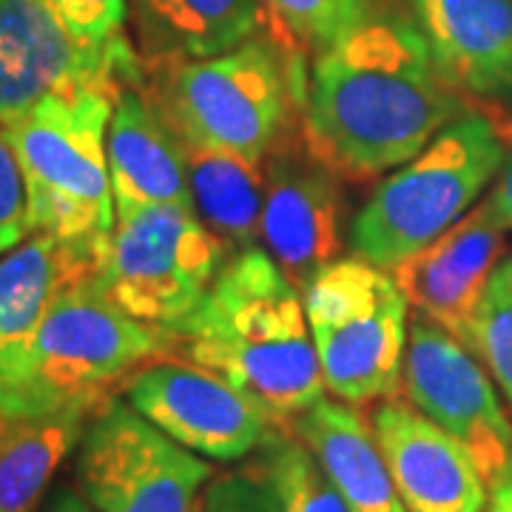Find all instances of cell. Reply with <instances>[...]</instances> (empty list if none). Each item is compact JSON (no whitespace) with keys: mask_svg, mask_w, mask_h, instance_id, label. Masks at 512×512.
Here are the masks:
<instances>
[{"mask_svg":"<svg viewBox=\"0 0 512 512\" xmlns=\"http://www.w3.org/2000/svg\"><path fill=\"white\" fill-rule=\"evenodd\" d=\"M302 94L305 143L353 183L396 171L470 111L416 26L379 9L319 52Z\"/></svg>","mask_w":512,"mask_h":512,"instance_id":"obj_1","label":"cell"},{"mask_svg":"<svg viewBox=\"0 0 512 512\" xmlns=\"http://www.w3.org/2000/svg\"><path fill=\"white\" fill-rule=\"evenodd\" d=\"M174 336L185 359L239 387L271 424H291L325 399L305 296L262 248L228 256Z\"/></svg>","mask_w":512,"mask_h":512,"instance_id":"obj_2","label":"cell"},{"mask_svg":"<svg viewBox=\"0 0 512 512\" xmlns=\"http://www.w3.org/2000/svg\"><path fill=\"white\" fill-rule=\"evenodd\" d=\"M299 74L296 52L254 35L222 55L154 63L146 86L183 140L265 163L288 137Z\"/></svg>","mask_w":512,"mask_h":512,"instance_id":"obj_3","label":"cell"},{"mask_svg":"<svg viewBox=\"0 0 512 512\" xmlns=\"http://www.w3.org/2000/svg\"><path fill=\"white\" fill-rule=\"evenodd\" d=\"M174 348V333L120 311L94 276L72 282L57 293L29 350L0 384V416L106 399L114 384Z\"/></svg>","mask_w":512,"mask_h":512,"instance_id":"obj_4","label":"cell"},{"mask_svg":"<svg viewBox=\"0 0 512 512\" xmlns=\"http://www.w3.org/2000/svg\"><path fill=\"white\" fill-rule=\"evenodd\" d=\"M126 86H86L43 97L3 131L29 188L32 231L60 242L109 239L117 225L109 137L114 100Z\"/></svg>","mask_w":512,"mask_h":512,"instance_id":"obj_5","label":"cell"},{"mask_svg":"<svg viewBox=\"0 0 512 512\" xmlns=\"http://www.w3.org/2000/svg\"><path fill=\"white\" fill-rule=\"evenodd\" d=\"M504 160L501 128L481 111H464L376 185L350 225L353 256L390 271L453 228L498 177Z\"/></svg>","mask_w":512,"mask_h":512,"instance_id":"obj_6","label":"cell"},{"mask_svg":"<svg viewBox=\"0 0 512 512\" xmlns=\"http://www.w3.org/2000/svg\"><path fill=\"white\" fill-rule=\"evenodd\" d=\"M322 379L353 407L402 393L407 299L387 268L345 256L302 288Z\"/></svg>","mask_w":512,"mask_h":512,"instance_id":"obj_7","label":"cell"},{"mask_svg":"<svg viewBox=\"0 0 512 512\" xmlns=\"http://www.w3.org/2000/svg\"><path fill=\"white\" fill-rule=\"evenodd\" d=\"M228 256L191 205H151L117 220L94 282L137 322L174 333Z\"/></svg>","mask_w":512,"mask_h":512,"instance_id":"obj_8","label":"cell"},{"mask_svg":"<svg viewBox=\"0 0 512 512\" xmlns=\"http://www.w3.org/2000/svg\"><path fill=\"white\" fill-rule=\"evenodd\" d=\"M211 464L109 396L77 447L74 481L100 512H197Z\"/></svg>","mask_w":512,"mask_h":512,"instance_id":"obj_9","label":"cell"},{"mask_svg":"<svg viewBox=\"0 0 512 512\" xmlns=\"http://www.w3.org/2000/svg\"><path fill=\"white\" fill-rule=\"evenodd\" d=\"M402 390L470 453L487 490L512 476V421L476 353L450 330L421 316L410 325Z\"/></svg>","mask_w":512,"mask_h":512,"instance_id":"obj_10","label":"cell"},{"mask_svg":"<svg viewBox=\"0 0 512 512\" xmlns=\"http://www.w3.org/2000/svg\"><path fill=\"white\" fill-rule=\"evenodd\" d=\"M146 77L126 35L83 43L49 0H0V126L43 97L86 86H131Z\"/></svg>","mask_w":512,"mask_h":512,"instance_id":"obj_11","label":"cell"},{"mask_svg":"<svg viewBox=\"0 0 512 512\" xmlns=\"http://www.w3.org/2000/svg\"><path fill=\"white\" fill-rule=\"evenodd\" d=\"M123 393L165 436L214 461L245 458L271 430L254 399L191 359H151L128 376Z\"/></svg>","mask_w":512,"mask_h":512,"instance_id":"obj_12","label":"cell"},{"mask_svg":"<svg viewBox=\"0 0 512 512\" xmlns=\"http://www.w3.org/2000/svg\"><path fill=\"white\" fill-rule=\"evenodd\" d=\"M339 174L313 154L305 137L276 146L265 160L262 242L296 288L345 251Z\"/></svg>","mask_w":512,"mask_h":512,"instance_id":"obj_13","label":"cell"},{"mask_svg":"<svg viewBox=\"0 0 512 512\" xmlns=\"http://www.w3.org/2000/svg\"><path fill=\"white\" fill-rule=\"evenodd\" d=\"M447 86L512 126V0H404Z\"/></svg>","mask_w":512,"mask_h":512,"instance_id":"obj_14","label":"cell"},{"mask_svg":"<svg viewBox=\"0 0 512 512\" xmlns=\"http://www.w3.org/2000/svg\"><path fill=\"white\" fill-rule=\"evenodd\" d=\"M504 234L487 200L470 208L441 237L390 268L410 308L450 330L470 348L481 296L504 259Z\"/></svg>","mask_w":512,"mask_h":512,"instance_id":"obj_15","label":"cell"},{"mask_svg":"<svg viewBox=\"0 0 512 512\" xmlns=\"http://www.w3.org/2000/svg\"><path fill=\"white\" fill-rule=\"evenodd\" d=\"M370 424L407 512H487L490 490L470 453L416 404L384 399Z\"/></svg>","mask_w":512,"mask_h":512,"instance_id":"obj_16","label":"cell"},{"mask_svg":"<svg viewBox=\"0 0 512 512\" xmlns=\"http://www.w3.org/2000/svg\"><path fill=\"white\" fill-rule=\"evenodd\" d=\"M106 154L117 220L151 205L194 208L183 140L154 103L146 77L117 94Z\"/></svg>","mask_w":512,"mask_h":512,"instance_id":"obj_17","label":"cell"},{"mask_svg":"<svg viewBox=\"0 0 512 512\" xmlns=\"http://www.w3.org/2000/svg\"><path fill=\"white\" fill-rule=\"evenodd\" d=\"M109 239L60 242L52 234L32 231L0 254V384L29 350L57 293L97 276Z\"/></svg>","mask_w":512,"mask_h":512,"instance_id":"obj_18","label":"cell"},{"mask_svg":"<svg viewBox=\"0 0 512 512\" xmlns=\"http://www.w3.org/2000/svg\"><path fill=\"white\" fill-rule=\"evenodd\" d=\"M322 461L350 512H407L373 424L348 402H319L288 424Z\"/></svg>","mask_w":512,"mask_h":512,"instance_id":"obj_19","label":"cell"},{"mask_svg":"<svg viewBox=\"0 0 512 512\" xmlns=\"http://www.w3.org/2000/svg\"><path fill=\"white\" fill-rule=\"evenodd\" d=\"M106 399H86L49 413L0 416V512H37L52 478L80 447Z\"/></svg>","mask_w":512,"mask_h":512,"instance_id":"obj_20","label":"cell"},{"mask_svg":"<svg viewBox=\"0 0 512 512\" xmlns=\"http://www.w3.org/2000/svg\"><path fill=\"white\" fill-rule=\"evenodd\" d=\"M131 12L154 63L202 60L254 37L262 0H131Z\"/></svg>","mask_w":512,"mask_h":512,"instance_id":"obj_21","label":"cell"},{"mask_svg":"<svg viewBox=\"0 0 512 512\" xmlns=\"http://www.w3.org/2000/svg\"><path fill=\"white\" fill-rule=\"evenodd\" d=\"M183 148L191 202L200 220L222 239L231 256L256 248L262 239L265 163L188 140H183Z\"/></svg>","mask_w":512,"mask_h":512,"instance_id":"obj_22","label":"cell"},{"mask_svg":"<svg viewBox=\"0 0 512 512\" xmlns=\"http://www.w3.org/2000/svg\"><path fill=\"white\" fill-rule=\"evenodd\" d=\"M256 467L268 478L279 512H350L322 461L288 424H271Z\"/></svg>","mask_w":512,"mask_h":512,"instance_id":"obj_23","label":"cell"},{"mask_svg":"<svg viewBox=\"0 0 512 512\" xmlns=\"http://www.w3.org/2000/svg\"><path fill=\"white\" fill-rule=\"evenodd\" d=\"M470 350L512 404V256L501 259L481 296Z\"/></svg>","mask_w":512,"mask_h":512,"instance_id":"obj_24","label":"cell"},{"mask_svg":"<svg viewBox=\"0 0 512 512\" xmlns=\"http://www.w3.org/2000/svg\"><path fill=\"white\" fill-rule=\"evenodd\" d=\"M282 26L299 43L325 52L362 26L373 12V0H265Z\"/></svg>","mask_w":512,"mask_h":512,"instance_id":"obj_25","label":"cell"},{"mask_svg":"<svg viewBox=\"0 0 512 512\" xmlns=\"http://www.w3.org/2000/svg\"><path fill=\"white\" fill-rule=\"evenodd\" d=\"M197 512H279L276 495L256 464L217 476L197 501Z\"/></svg>","mask_w":512,"mask_h":512,"instance_id":"obj_26","label":"cell"},{"mask_svg":"<svg viewBox=\"0 0 512 512\" xmlns=\"http://www.w3.org/2000/svg\"><path fill=\"white\" fill-rule=\"evenodd\" d=\"M26 234H32L29 188L18 154L0 126V254L15 248Z\"/></svg>","mask_w":512,"mask_h":512,"instance_id":"obj_27","label":"cell"},{"mask_svg":"<svg viewBox=\"0 0 512 512\" xmlns=\"http://www.w3.org/2000/svg\"><path fill=\"white\" fill-rule=\"evenodd\" d=\"M57 18L77 40L103 46L123 35L128 18V0H49Z\"/></svg>","mask_w":512,"mask_h":512,"instance_id":"obj_28","label":"cell"},{"mask_svg":"<svg viewBox=\"0 0 512 512\" xmlns=\"http://www.w3.org/2000/svg\"><path fill=\"white\" fill-rule=\"evenodd\" d=\"M487 205H490V211L498 217V222L507 231H512V151L507 154V160H504L498 177H495V185L493 191H490V197H487Z\"/></svg>","mask_w":512,"mask_h":512,"instance_id":"obj_29","label":"cell"},{"mask_svg":"<svg viewBox=\"0 0 512 512\" xmlns=\"http://www.w3.org/2000/svg\"><path fill=\"white\" fill-rule=\"evenodd\" d=\"M46 512H100V510H94L92 504L83 498L80 490H69V487H63V490H57V493L52 495V501H49Z\"/></svg>","mask_w":512,"mask_h":512,"instance_id":"obj_30","label":"cell"},{"mask_svg":"<svg viewBox=\"0 0 512 512\" xmlns=\"http://www.w3.org/2000/svg\"><path fill=\"white\" fill-rule=\"evenodd\" d=\"M487 512H512V476L504 478L498 487L490 490V504Z\"/></svg>","mask_w":512,"mask_h":512,"instance_id":"obj_31","label":"cell"}]
</instances>
